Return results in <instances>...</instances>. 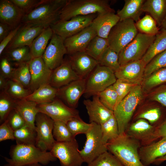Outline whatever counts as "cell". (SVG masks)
Segmentation results:
<instances>
[{"mask_svg":"<svg viewBox=\"0 0 166 166\" xmlns=\"http://www.w3.org/2000/svg\"><path fill=\"white\" fill-rule=\"evenodd\" d=\"M67 1V0H42L33 10L25 14L21 23L45 28L49 27L60 20L61 11Z\"/></svg>","mask_w":166,"mask_h":166,"instance_id":"6da1fadb","label":"cell"},{"mask_svg":"<svg viewBox=\"0 0 166 166\" xmlns=\"http://www.w3.org/2000/svg\"><path fill=\"white\" fill-rule=\"evenodd\" d=\"M108 151L124 166H144L139 156V142L126 133L120 135L106 144Z\"/></svg>","mask_w":166,"mask_h":166,"instance_id":"7a4b0ae2","label":"cell"},{"mask_svg":"<svg viewBox=\"0 0 166 166\" xmlns=\"http://www.w3.org/2000/svg\"><path fill=\"white\" fill-rule=\"evenodd\" d=\"M10 158L4 157L7 163L15 166L39 163L46 165L57 158L50 152L42 150L35 145L16 144L12 147Z\"/></svg>","mask_w":166,"mask_h":166,"instance_id":"3957f363","label":"cell"},{"mask_svg":"<svg viewBox=\"0 0 166 166\" xmlns=\"http://www.w3.org/2000/svg\"><path fill=\"white\" fill-rule=\"evenodd\" d=\"M109 2L107 0H67L59 20L67 21L78 16L115 12Z\"/></svg>","mask_w":166,"mask_h":166,"instance_id":"277c9868","label":"cell"},{"mask_svg":"<svg viewBox=\"0 0 166 166\" xmlns=\"http://www.w3.org/2000/svg\"><path fill=\"white\" fill-rule=\"evenodd\" d=\"M143 97L141 85H137L119 103L113 111L120 135L125 133L130 121Z\"/></svg>","mask_w":166,"mask_h":166,"instance_id":"5b68a950","label":"cell"},{"mask_svg":"<svg viewBox=\"0 0 166 166\" xmlns=\"http://www.w3.org/2000/svg\"><path fill=\"white\" fill-rule=\"evenodd\" d=\"M138 33L133 20L126 19L119 21L112 29L108 36L109 47L119 54Z\"/></svg>","mask_w":166,"mask_h":166,"instance_id":"8992f818","label":"cell"},{"mask_svg":"<svg viewBox=\"0 0 166 166\" xmlns=\"http://www.w3.org/2000/svg\"><path fill=\"white\" fill-rule=\"evenodd\" d=\"M156 35L138 33L134 39L119 53V62L122 66L142 59L154 41Z\"/></svg>","mask_w":166,"mask_h":166,"instance_id":"52a82bcc","label":"cell"},{"mask_svg":"<svg viewBox=\"0 0 166 166\" xmlns=\"http://www.w3.org/2000/svg\"><path fill=\"white\" fill-rule=\"evenodd\" d=\"M92 123V126L85 134L84 146L79 152L84 162L89 164L108 151L106 144L103 142L100 125Z\"/></svg>","mask_w":166,"mask_h":166,"instance_id":"ba28073f","label":"cell"},{"mask_svg":"<svg viewBox=\"0 0 166 166\" xmlns=\"http://www.w3.org/2000/svg\"><path fill=\"white\" fill-rule=\"evenodd\" d=\"M117 78L110 69L99 64L85 79L87 96H94L113 85Z\"/></svg>","mask_w":166,"mask_h":166,"instance_id":"9c48e42d","label":"cell"},{"mask_svg":"<svg viewBox=\"0 0 166 166\" xmlns=\"http://www.w3.org/2000/svg\"><path fill=\"white\" fill-rule=\"evenodd\" d=\"M97 14L78 16L67 21L59 20L50 27L53 33L61 37L64 40L90 26Z\"/></svg>","mask_w":166,"mask_h":166,"instance_id":"30bf717a","label":"cell"},{"mask_svg":"<svg viewBox=\"0 0 166 166\" xmlns=\"http://www.w3.org/2000/svg\"><path fill=\"white\" fill-rule=\"evenodd\" d=\"M76 139L70 141H56L50 151L60 162L61 166H81L84 163Z\"/></svg>","mask_w":166,"mask_h":166,"instance_id":"8fae6325","label":"cell"},{"mask_svg":"<svg viewBox=\"0 0 166 166\" xmlns=\"http://www.w3.org/2000/svg\"><path fill=\"white\" fill-rule=\"evenodd\" d=\"M54 121L46 114L39 112L35 120L36 146L42 150H51L56 142L53 135Z\"/></svg>","mask_w":166,"mask_h":166,"instance_id":"7c38bea8","label":"cell"},{"mask_svg":"<svg viewBox=\"0 0 166 166\" xmlns=\"http://www.w3.org/2000/svg\"><path fill=\"white\" fill-rule=\"evenodd\" d=\"M39 112L44 113L54 121L66 123L71 119L79 116L77 110L66 105L60 99L56 98L49 102L38 105Z\"/></svg>","mask_w":166,"mask_h":166,"instance_id":"4fadbf2b","label":"cell"},{"mask_svg":"<svg viewBox=\"0 0 166 166\" xmlns=\"http://www.w3.org/2000/svg\"><path fill=\"white\" fill-rule=\"evenodd\" d=\"M156 127L142 119L129 124L125 133L138 141L141 146L149 145L158 140L156 133Z\"/></svg>","mask_w":166,"mask_h":166,"instance_id":"5bb4252c","label":"cell"},{"mask_svg":"<svg viewBox=\"0 0 166 166\" xmlns=\"http://www.w3.org/2000/svg\"><path fill=\"white\" fill-rule=\"evenodd\" d=\"M64 40L53 33L42 57L47 66L53 70L63 61L64 56L67 53Z\"/></svg>","mask_w":166,"mask_h":166,"instance_id":"9a60e30c","label":"cell"},{"mask_svg":"<svg viewBox=\"0 0 166 166\" xmlns=\"http://www.w3.org/2000/svg\"><path fill=\"white\" fill-rule=\"evenodd\" d=\"M28 64L31 76L29 89L32 93L43 85L49 84L53 70L47 66L42 57L32 58Z\"/></svg>","mask_w":166,"mask_h":166,"instance_id":"2e32d148","label":"cell"},{"mask_svg":"<svg viewBox=\"0 0 166 166\" xmlns=\"http://www.w3.org/2000/svg\"><path fill=\"white\" fill-rule=\"evenodd\" d=\"M146 65L141 59L121 66L115 72V74L117 79L131 83L140 85L144 79Z\"/></svg>","mask_w":166,"mask_h":166,"instance_id":"e0dca14e","label":"cell"},{"mask_svg":"<svg viewBox=\"0 0 166 166\" xmlns=\"http://www.w3.org/2000/svg\"><path fill=\"white\" fill-rule=\"evenodd\" d=\"M86 89L85 79H80L58 89V96L72 108L75 109Z\"/></svg>","mask_w":166,"mask_h":166,"instance_id":"ac0fdd59","label":"cell"},{"mask_svg":"<svg viewBox=\"0 0 166 166\" xmlns=\"http://www.w3.org/2000/svg\"><path fill=\"white\" fill-rule=\"evenodd\" d=\"M72 68L81 78L86 79L99 64L98 61L85 51L69 55Z\"/></svg>","mask_w":166,"mask_h":166,"instance_id":"d6986e66","label":"cell"},{"mask_svg":"<svg viewBox=\"0 0 166 166\" xmlns=\"http://www.w3.org/2000/svg\"><path fill=\"white\" fill-rule=\"evenodd\" d=\"M97 35L90 25L78 33L69 37L64 41L67 54H71L75 53L85 51L92 39Z\"/></svg>","mask_w":166,"mask_h":166,"instance_id":"ffe728a7","label":"cell"},{"mask_svg":"<svg viewBox=\"0 0 166 166\" xmlns=\"http://www.w3.org/2000/svg\"><path fill=\"white\" fill-rule=\"evenodd\" d=\"M83 103L86 109L90 123L101 125L113 115V111L104 105L97 95L93 96L92 100H85Z\"/></svg>","mask_w":166,"mask_h":166,"instance_id":"44dd1931","label":"cell"},{"mask_svg":"<svg viewBox=\"0 0 166 166\" xmlns=\"http://www.w3.org/2000/svg\"><path fill=\"white\" fill-rule=\"evenodd\" d=\"M81 78L72 68L69 61L64 59L63 62L52 70L49 84L59 89Z\"/></svg>","mask_w":166,"mask_h":166,"instance_id":"7402d4cb","label":"cell"},{"mask_svg":"<svg viewBox=\"0 0 166 166\" xmlns=\"http://www.w3.org/2000/svg\"><path fill=\"white\" fill-rule=\"evenodd\" d=\"M25 12L11 0L0 1V22L10 26L13 29L21 23Z\"/></svg>","mask_w":166,"mask_h":166,"instance_id":"603a6c76","label":"cell"},{"mask_svg":"<svg viewBox=\"0 0 166 166\" xmlns=\"http://www.w3.org/2000/svg\"><path fill=\"white\" fill-rule=\"evenodd\" d=\"M139 154L141 161L144 166H149L157 158L166 154V138L145 146H141Z\"/></svg>","mask_w":166,"mask_h":166,"instance_id":"cb8c5ba5","label":"cell"},{"mask_svg":"<svg viewBox=\"0 0 166 166\" xmlns=\"http://www.w3.org/2000/svg\"><path fill=\"white\" fill-rule=\"evenodd\" d=\"M45 29L24 24L5 50L25 46H30L34 40Z\"/></svg>","mask_w":166,"mask_h":166,"instance_id":"d4e9b609","label":"cell"},{"mask_svg":"<svg viewBox=\"0 0 166 166\" xmlns=\"http://www.w3.org/2000/svg\"><path fill=\"white\" fill-rule=\"evenodd\" d=\"M120 21L115 12H109L97 14L91 25L97 35L107 38L113 28Z\"/></svg>","mask_w":166,"mask_h":166,"instance_id":"484cf974","label":"cell"},{"mask_svg":"<svg viewBox=\"0 0 166 166\" xmlns=\"http://www.w3.org/2000/svg\"><path fill=\"white\" fill-rule=\"evenodd\" d=\"M38 104L25 99L16 100L14 109L21 115L26 125L35 129V120L39 112Z\"/></svg>","mask_w":166,"mask_h":166,"instance_id":"4316f807","label":"cell"},{"mask_svg":"<svg viewBox=\"0 0 166 166\" xmlns=\"http://www.w3.org/2000/svg\"><path fill=\"white\" fill-rule=\"evenodd\" d=\"M145 0H125L123 8L118 10L117 14L120 21L126 19H131L137 22L140 19L142 12V6Z\"/></svg>","mask_w":166,"mask_h":166,"instance_id":"83f0119b","label":"cell"},{"mask_svg":"<svg viewBox=\"0 0 166 166\" xmlns=\"http://www.w3.org/2000/svg\"><path fill=\"white\" fill-rule=\"evenodd\" d=\"M143 12L149 13L159 26L166 16V0H147L143 3Z\"/></svg>","mask_w":166,"mask_h":166,"instance_id":"f1b7e54d","label":"cell"},{"mask_svg":"<svg viewBox=\"0 0 166 166\" xmlns=\"http://www.w3.org/2000/svg\"><path fill=\"white\" fill-rule=\"evenodd\" d=\"M57 92L58 89L48 84L40 87L25 99L38 105L47 103L52 101L56 98Z\"/></svg>","mask_w":166,"mask_h":166,"instance_id":"f546056e","label":"cell"},{"mask_svg":"<svg viewBox=\"0 0 166 166\" xmlns=\"http://www.w3.org/2000/svg\"><path fill=\"white\" fill-rule=\"evenodd\" d=\"M53 34L50 27L45 28L34 40L29 46L33 58L42 56Z\"/></svg>","mask_w":166,"mask_h":166,"instance_id":"4dcf8cb0","label":"cell"},{"mask_svg":"<svg viewBox=\"0 0 166 166\" xmlns=\"http://www.w3.org/2000/svg\"><path fill=\"white\" fill-rule=\"evenodd\" d=\"M166 50V29L162 28L156 35L155 38L142 59L146 65L157 54Z\"/></svg>","mask_w":166,"mask_h":166,"instance_id":"1f68e13d","label":"cell"},{"mask_svg":"<svg viewBox=\"0 0 166 166\" xmlns=\"http://www.w3.org/2000/svg\"><path fill=\"white\" fill-rule=\"evenodd\" d=\"M109 47L108 38L97 35L90 41L85 52L98 61L104 52Z\"/></svg>","mask_w":166,"mask_h":166,"instance_id":"d6a6232c","label":"cell"},{"mask_svg":"<svg viewBox=\"0 0 166 166\" xmlns=\"http://www.w3.org/2000/svg\"><path fill=\"white\" fill-rule=\"evenodd\" d=\"M163 113L159 107H153L142 109L133 117L135 121L140 119L148 121L152 125L157 127L164 121L161 120Z\"/></svg>","mask_w":166,"mask_h":166,"instance_id":"836d02e7","label":"cell"},{"mask_svg":"<svg viewBox=\"0 0 166 166\" xmlns=\"http://www.w3.org/2000/svg\"><path fill=\"white\" fill-rule=\"evenodd\" d=\"M14 136L17 144L36 145L35 129L26 124L14 131Z\"/></svg>","mask_w":166,"mask_h":166,"instance_id":"e575fe53","label":"cell"},{"mask_svg":"<svg viewBox=\"0 0 166 166\" xmlns=\"http://www.w3.org/2000/svg\"><path fill=\"white\" fill-rule=\"evenodd\" d=\"M166 83V67L158 69L144 78L141 85L143 91H148Z\"/></svg>","mask_w":166,"mask_h":166,"instance_id":"d590c367","label":"cell"},{"mask_svg":"<svg viewBox=\"0 0 166 166\" xmlns=\"http://www.w3.org/2000/svg\"><path fill=\"white\" fill-rule=\"evenodd\" d=\"M100 126L102 140L105 144L119 136L117 122L114 114Z\"/></svg>","mask_w":166,"mask_h":166,"instance_id":"8d00e7d4","label":"cell"},{"mask_svg":"<svg viewBox=\"0 0 166 166\" xmlns=\"http://www.w3.org/2000/svg\"><path fill=\"white\" fill-rule=\"evenodd\" d=\"M6 57L11 61L18 65L29 62L33 58L28 46L18 47L9 50L6 52Z\"/></svg>","mask_w":166,"mask_h":166,"instance_id":"74e56055","label":"cell"},{"mask_svg":"<svg viewBox=\"0 0 166 166\" xmlns=\"http://www.w3.org/2000/svg\"><path fill=\"white\" fill-rule=\"evenodd\" d=\"M28 63L18 65L17 67L15 68L10 79L19 83L26 89H29L31 76Z\"/></svg>","mask_w":166,"mask_h":166,"instance_id":"f35d334b","label":"cell"},{"mask_svg":"<svg viewBox=\"0 0 166 166\" xmlns=\"http://www.w3.org/2000/svg\"><path fill=\"white\" fill-rule=\"evenodd\" d=\"M10 97L14 100L25 99L32 92L19 83L9 79L4 91Z\"/></svg>","mask_w":166,"mask_h":166,"instance_id":"ab89813d","label":"cell"},{"mask_svg":"<svg viewBox=\"0 0 166 166\" xmlns=\"http://www.w3.org/2000/svg\"><path fill=\"white\" fill-rule=\"evenodd\" d=\"M98 62L99 65L109 68L114 73L121 66L119 62L118 54L109 47L104 52Z\"/></svg>","mask_w":166,"mask_h":166,"instance_id":"60d3db41","label":"cell"},{"mask_svg":"<svg viewBox=\"0 0 166 166\" xmlns=\"http://www.w3.org/2000/svg\"><path fill=\"white\" fill-rule=\"evenodd\" d=\"M53 135L55 140L58 142L70 141L76 139L66 123L59 121H54Z\"/></svg>","mask_w":166,"mask_h":166,"instance_id":"b9f144b4","label":"cell"},{"mask_svg":"<svg viewBox=\"0 0 166 166\" xmlns=\"http://www.w3.org/2000/svg\"><path fill=\"white\" fill-rule=\"evenodd\" d=\"M135 25L138 30L143 34L155 36L159 32L156 22L149 15H146L139 20Z\"/></svg>","mask_w":166,"mask_h":166,"instance_id":"7bdbcfd3","label":"cell"},{"mask_svg":"<svg viewBox=\"0 0 166 166\" xmlns=\"http://www.w3.org/2000/svg\"><path fill=\"white\" fill-rule=\"evenodd\" d=\"M96 95L98 96L100 101L104 105L113 111L116 106L117 95L113 85Z\"/></svg>","mask_w":166,"mask_h":166,"instance_id":"ee69618b","label":"cell"},{"mask_svg":"<svg viewBox=\"0 0 166 166\" xmlns=\"http://www.w3.org/2000/svg\"><path fill=\"white\" fill-rule=\"evenodd\" d=\"M16 100L8 95L4 91H1L0 94V121L4 122L14 109Z\"/></svg>","mask_w":166,"mask_h":166,"instance_id":"f6af8a7d","label":"cell"},{"mask_svg":"<svg viewBox=\"0 0 166 166\" xmlns=\"http://www.w3.org/2000/svg\"><path fill=\"white\" fill-rule=\"evenodd\" d=\"M87 166H124L114 155L108 151L103 153Z\"/></svg>","mask_w":166,"mask_h":166,"instance_id":"bcb514c9","label":"cell"},{"mask_svg":"<svg viewBox=\"0 0 166 166\" xmlns=\"http://www.w3.org/2000/svg\"><path fill=\"white\" fill-rule=\"evenodd\" d=\"M66 124L69 130L75 137L80 134H85L92 126V123L85 122L80 116L71 119L67 121Z\"/></svg>","mask_w":166,"mask_h":166,"instance_id":"7dc6e473","label":"cell"},{"mask_svg":"<svg viewBox=\"0 0 166 166\" xmlns=\"http://www.w3.org/2000/svg\"><path fill=\"white\" fill-rule=\"evenodd\" d=\"M166 67V50L157 54L146 65L144 78L155 71Z\"/></svg>","mask_w":166,"mask_h":166,"instance_id":"c3c4849f","label":"cell"},{"mask_svg":"<svg viewBox=\"0 0 166 166\" xmlns=\"http://www.w3.org/2000/svg\"><path fill=\"white\" fill-rule=\"evenodd\" d=\"M139 85L131 83L117 79L113 85L117 95L116 106L136 85Z\"/></svg>","mask_w":166,"mask_h":166,"instance_id":"681fc988","label":"cell"},{"mask_svg":"<svg viewBox=\"0 0 166 166\" xmlns=\"http://www.w3.org/2000/svg\"><path fill=\"white\" fill-rule=\"evenodd\" d=\"M6 120L14 131L21 128L26 124L21 115L14 109L10 112Z\"/></svg>","mask_w":166,"mask_h":166,"instance_id":"f907efd6","label":"cell"},{"mask_svg":"<svg viewBox=\"0 0 166 166\" xmlns=\"http://www.w3.org/2000/svg\"><path fill=\"white\" fill-rule=\"evenodd\" d=\"M42 0H11L18 8L22 10L25 14L33 10L41 2Z\"/></svg>","mask_w":166,"mask_h":166,"instance_id":"816d5d0a","label":"cell"},{"mask_svg":"<svg viewBox=\"0 0 166 166\" xmlns=\"http://www.w3.org/2000/svg\"><path fill=\"white\" fill-rule=\"evenodd\" d=\"M10 61L6 57L2 58L0 63V75L5 78L10 79L14 70Z\"/></svg>","mask_w":166,"mask_h":166,"instance_id":"f5cc1de1","label":"cell"},{"mask_svg":"<svg viewBox=\"0 0 166 166\" xmlns=\"http://www.w3.org/2000/svg\"><path fill=\"white\" fill-rule=\"evenodd\" d=\"M14 132L6 120L0 126V141L8 140H14Z\"/></svg>","mask_w":166,"mask_h":166,"instance_id":"db71d44e","label":"cell"},{"mask_svg":"<svg viewBox=\"0 0 166 166\" xmlns=\"http://www.w3.org/2000/svg\"><path fill=\"white\" fill-rule=\"evenodd\" d=\"M23 25V24L21 23L16 28L12 30L7 36L0 42V56L2 54V53L5 49H6L9 44L13 40Z\"/></svg>","mask_w":166,"mask_h":166,"instance_id":"11a10c76","label":"cell"},{"mask_svg":"<svg viewBox=\"0 0 166 166\" xmlns=\"http://www.w3.org/2000/svg\"><path fill=\"white\" fill-rule=\"evenodd\" d=\"M151 98L152 100L158 102L166 108V88L156 92Z\"/></svg>","mask_w":166,"mask_h":166,"instance_id":"9f6ffc18","label":"cell"},{"mask_svg":"<svg viewBox=\"0 0 166 166\" xmlns=\"http://www.w3.org/2000/svg\"><path fill=\"white\" fill-rule=\"evenodd\" d=\"M156 133L158 140L166 138V119L156 127Z\"/></svg>","mask_w":166,"mask_h":166,"instance_id":"6f0895ef","label":"cell"},{"mask_svg":"<svg viewBox=\"0 0 166 166\" xmlns=\"http://www.w3.org/2000/svg\"><path fill=\"white\" fill-rule=\"evenodd\" d=\"M13 30L8 25L0 22V42L2 41Z\"/></svg>","mask_w":166,"mask_h":166,"instance_id":"680465c9","label":"cell"},{"mask_svg":"<svg viewBox=\"0 0 166 166\" xmlns=\"http://www.w3.org/2000/svg\"><path fill=\"white\" fill-rule=\"evenodd\" d=\"M8 80L0 75V89L1 91H4L6 88Z\"/></svg>","mask_w":166,"mask_h":166,"instance_id":"91938a15","label":"cell"},{"mask_svg":"<svg viewBox=\"0 0 166 166\" xmlns=\"http://www.w3.org/2000/svg\"><path fill=\"white\" fill-rule=\"evenodd\" d=\"M165 161H166V154L163 156L156 159L154 161L153 164L158 165Z\"/></svg>","mask_w":166,"mask_h":166,"instance_id":"94428289","label":"cell"},{"mask_svg":"<svg viewBox=\"0 0 166 166\" xmlns=\"http://www.w3.org/2000/svg\"><path fill=\"white\" fill-rule=\"evenodd\" d=\"M4 166H42V165L39 163H37L20 166H15L7 163L6 164H5Z\"/></svg>","mask_w":166,"mask_h":166,"instance_id":"6125c7cd","label":"cell"},{"mask_svg":"<svg viewBox=\"0 0 166 166\" xmlns=\"http://www.w3.org/2000/svg\"><path fill=\"white\" fill-rule=\"evenodd\" d=\"M161 26L162 27V28L166 29V16L163 21Z\"/></svg>","mask_w":166,"mask_h":166,"instance_id":"be15d7a7","label":"cell"}]
</instances>
